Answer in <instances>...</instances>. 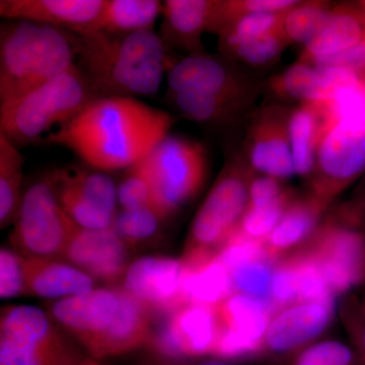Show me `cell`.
<instances>
[{
  "label": "cell",
  "instance_id": "6da1fadb",
  "mask_svg": "<svg viewBox=\"0 0 365 365\" xmlns=\"http://www.w3.org/2000/svg\"><path fill=\"white\" fill-rule=\"evenodd\" d=\"M175 123L170 113L140 98H97L43 143L71 150L93 169L125 170L148 157Z\"/></svg>",
  "mask_w": 365,
  "mask_h": 365
},
{
  "label": "cell",
  "instance_id": "7a4b0ae2",
  "mask_svg": "<svg viewBox=\"0 0 365 365\" xmlns=\"http://www.w3.org/2000/svg\"><path fill=\"white\" fill-rule=\"evenodd\" d=\"M71 34L76 61L95 98L151 97L174 59L155 31Z\"/></svg>",
  "mask_w": 365,
  "mask_h": 365
},
{
  "label": "cell",
  "instance_id": "3957f363",
  "mask_svg": "<svg viewBox=\"0 0 365 365\" xmlns=\"http://www.w3.org/2000/svg\"><path fill=\"white\" fill-rule=\"evenodd\" d=\"M48 314L91 359L102 361L148 348L157 314L121 287L48 302Z\"/></svg>",
  "mask_w": 365,
  "mask_h": 365
},
{
  "label": "cell",
  "instance_id": "277c9868",
  "mask_svg": "<svg viewBox=\"0 0 365 365\" xmlns=\"http://www.w3.org/2000/svg\"><path fill=\"white\" fill-rule=\"evenodd\" d=\"M71 34L26 21L0 26V104L51 81L74 66Z\"/></svg>",
  "mask_w": 365,
  "mask_h": 365
},
{
  "label": "cell",
  "instance_id": "5b68a950",
  "mask_svg": "<svg viewBox=\"0 0 365 365\" xmlns=\"http://www.w3.org/2000/svg\"><path fill=\"white\" fill-rule=\"evenodd\" d=\"M93 98L74 64L51 81L0 104V134L20 148L43 143L54 127L71 121Z\"/></svg>",
  "mask_w": 365,
  "mask_h": 365
},
{
  "label": "cell",
  "instance_id": "8992f818",
  "mask_svg": "<svg viewBox=\"0 0 365 365\" xmlns=\"http://www.w3.org/2000/svg\"><path fill=\"white\" fill-rule=\"evenodd\" d=\"M86 357L48 312L31 306L2 307L0 365H83Z\"/></svg>",
  "mask_w": 365,
  "mask_h": 365
},
{
  "label": "cell",
  "instance_id": "52a82bcc",
  "mask_svg": "<svg viewBox=\"0 0 365 365\" xmlns=\"http://www.w3.org/2000/svg\"><path fill=\"white\" fill-rule=\"evenodd\" d=\"M155 208L167 222L191 202L204 186L207 150L200 141L170 133L145 158Z\"/></svg>",
  "mask_w": 365,
  "mask_h": 365
},
{
  "label": "cell",
  "instance_id": "ba28073f",
  "mask_svg": "<svg viewBox=\"0 0 365 365\" xmlns=\"http://www.w3.org/2000/svg\"><path fill=\"white\" fill-rule=\"evenodd\" d=\"M254 173L244 155L228 158L192 220L182 255L217 253L246 211Z\"/></svg>",
  "mask_w": 365,
  "mask_h": 365
},
{
  "label": "cell",
  "instance_id": "9c48e42d",
  "mask_svg": "<svg viewBox=\"0 0 365 365\" xmlns=\"http://www.w3.org/2000/svg\"><path fill=\"white\" fill-rule=\"evenodd\" d=\"M78 228L59 203L50 174H46L25 190L11 246L24 256L62 260Z\"/></svg>",
  "mask_w": 365,
  "mask_h": 365
},
{
  "label": "cell",
  "instance_id": "30bf717a",
  "mask_svg": "<svg viewBox=\"0 0 365 365\" xmlns=\"http://www.w3.org/2000/svg\"><path fill=\"white\" fill-rule=\"evenodd\" d=\"M364 174L365 120L325 125L309 179V196L327 211Z\"/></svg>",
  "mask_w": 365,
  "mask_h": 365
},
{
  "label": "cell",
  "instance_id": "8fae6325",
  "mask_svg": "<svg viewBox=\"0 0 365 365\" xmlns=\"http://www.w3.org/2000/svg\"><path fill=\"white\" fill-rule=\"evenodd\" d=\"M325 275L336 297L365 284V232L336 211L323 218L311 239L300 248Z\"/></svg>",
  "mask_w": 365,
  "mask_h": 365
},
{
  "label": "cell",
  "instance_id": "7c38bea8",
  "mask_svg": "<svg viewBox=\"0 0 365 365\" xmlns=\"http://www.w3.org/2000/svg\"><path fill=\"white\" fill-rule=\"evenodd\" d=\"M62 208L78 227L112 228L118 208V184L108 173L81 165H68L49 173Z\"/></svg>",
  "mask_w": 365,
  "mask_h": 365
},
{
  "label": "cell",
  "instance_id": "4fadbf2b",
  "mask_svg": "<svg viewBox=\"0 0 365 365\" xmlns=\"http://www.w3.org/2000/svg\"><path fill=\"white\" fill-rule=\"evenodd\" d=\"M257 83L223 55L207 53L175 60L168 71L169 93L192 91L249 107L257 93Z\"/></svg>",
  "mask_w": 365,
  "mask_h": 365
},
{
  "label": "cell",
  "instance_id": "5bb4252c",
  "mask_svg": "<svg viewBox=\"0 0 365 365\" xmlns=\"http://www.w3.org/2000/svg\"><path fill=\"white\" fill-rule=\"evenodd\" d=\"M148 349L174 359L211 356L220 331L215 307L185 304L170 313L158 314Z\"/></svg>",
  "mask_w": 365,
  "mask_h": 365
},
{
  "label": "cell",
  "instance_id": "9a60e30c",
  "mask_svg": "<svg viewBox=\"0 0 365 365\" xmlns=\"http://www.w3.org/2000/svg\"><path fill=\"white\" fill-rule=\"evenodd\" d=\"M336 314V302H300L274 313L266 331L262 359L289 362L295 355L318 342Z\"/></svg>",
  "mask_w": 365,
  "mask_h": 365
},
{
  "label": "cell",
  "instance_id": "2e32d148",
  "mask_svg": "<svg viewBox=\"0 0 365 365\" xmlns=\"http://www.w3.org/2000/svg\"><path fill=\"white\" fill-rule=\"evenodd\" d=\"M292 109L274 105L257 112L249 125L244 157L257 174L284 180L295 174L289 140Z\"/></svg>",
  "mask_w": 365,
  "mask_h": 365
},
{
  "label": "cell",
  "instance_id": "e0dca14e",
  "mask_svg": "<svg viewBox=\"0 0 365 365\" xmlns=\"http://www.w3.org/2000/svg\"><path fill=\"white\" fill-rule=\"evenodd\" d=\"M130 248L112 228L86 230L78 227L62 260L102 281L108 287H121L129 261Z\"/></svg>",
  "mask_w": 365,
  "mask_h": 365
},
{
  "label": "cell",
  "instance_id": "ac0fdd59",
  "mask_svg": "<svg viewBox=\"0 0 365 365\" xmlns=\"http://www.w3.org/2000/svg\"><path fill=\"white\" fill-rule=\"evenodd\" d=\"M184 271L181 258L143 257L131 262L121 287L150 307L155 313H170L185 304Z\"/></svg>",
  "mask_w": 365,
  "mask_h": 365
},
{
  "label": "cell",
  "instance_id": "d6986e66",
  "mask_svg": "<svg viewBox=\"0 0 365 365\" xmlns=\"http://www.w3.org/2000/svg\"><path fill=\"white\" fill-rule=\"evenodd\" d=\"M215 0H167L163 1L158 37L167 52L173 50L189 55L205 53L204 33H212Z\"/></svg>",
  "mask_w": 365,
  "mask_h": 365
},
{
  "label": "cell",
  "instance_id": "ffe728a7",
  "mask_svg": "<svg viewBox=\"0 0 365 365\" xmlns=\"http://www.w3.org/2000/svg\"><path fill=\"white\" fill-rule=\"evenodd\" d=\"M103 4L104 0H1L0 16L81 33L90 30Z\"/></svg>",
  "mask_w": 365,
  "mask_h": 365
},
{
  "label": "cell",
  "instance_id": "44dd1931",
  "mask_svg": "<svg viewBox=\"0 0 365 365\" xmlns=\"http://www.w3.org/2000/svg\"><path fill=\"white\" fill-rule=\"evenodd\" d=\"M26 295L51 300L66 299L90 292L96 280L63 260L25 256Z\"/></svg>",
  "mask_w": 365,
  "mask_h": 365
},
{
  "label": "cell",
  "instance_id": "7402d4cb",
  "mask_svg": "<svg viewBox=\"0 0 365 365\" xmlns=\"http://www.w3.org/2000/svg\"><path fill=\"white\" fill-rule=\"evenodd\" d=\"M185 304L215 307L235 292L232 275L216 253L181 257Z\"/></svg>",
  "mask_w": 365,
  "mask_h": 365
},
{
  "label": "cell",
  "instance_id": "603a6c76",
  "mask_svg": "<svg viewBox=\"0 0 365 365\" xmlns=\"http://www.w3.org/2000/svg\"><path fill=\"white\" fill-rule=\"evenodd\" d=\"M364 40L365 18L357 6H335L317 35L304 46L299 61L314 66Z\"/></svg>",
  "mask_w": 365,
  "mask_h": 365
},
{
  "label": "cell",
  "instance_id": "cb8c5ba5",
  "mask_svg": "<svg viewBox=\"0 0 365 365\" xmlns=\"http://www.w3.org/2000/svg\"><path fill=\"white\" fill-rule=\"evenodd\" d=\"M327 211L307 193L295 195L279 223L265 240V248L272 260L292 253L306 244L316 232Z\"/></svg>",
  "mask_w": 365,
  "mask_h": 365
},
{
  "label": "cell",
  "instance_id": "d4e9b609",
  "mask_svg": "<svg viewBox=\"0 0 365 365\" xmlns=\"http://www.w3.org/2000/svg\"><path fill=\"white\" fill-rule=\"evenodd\" d=\"M215 309L222 328L263 348L266 331L275 313L271 302L234 292Z\"/></svg>",
  "mask_w": 365,
  "mask_h": 365
},
{
  "label": "cell",
  "instance_id": "484cf974",
  "mask_svg": "<svg viewBox=\"0 0 365 365\" xmlns=\"http://www.w3.org/2000/svg\"><path fill=\"white\" fill-rule=\"evenodd\" d=\"M324 125L325 115L319 104L307 103L292 109L288 128L297 176L309 179L313 174Z\"/></svg>",
  "mask_w": 365,
  "mask_h": 365
},
{
  "label": "cell",
  "instance_id": "4316f807",
  "mask_svg": "<svg viewBox=\"0 0 365 365\" xmlns=\"http://www.w3.org/2000/svg\"><path fill=\"white\" fill-rule=\"evenodd\" d=\"M162 9L163 2L158 0H104L97 20L88 31L110 34L155 31Z\"/></svg>",
  "mask_w": 365,
  "mask_h": 365
},
{
  "label": "cell",
  "instance_id": "83f0119b",
  "mask_svg": "<svg viewBox=\"0 0 365 365\" xmlns=\"http://www.w3.org/2000/svg\"><path fill=\"white\" fill-rule=\"evenodd\" d=\"M165 93L168 102L175 112L204 126H225L232 123L248 108L197 91H167Z\"/></svg>",
  "mask_w": 365,
  "mask_h": 365
},
{
  "label": "cell",
  "instance_id": "f1b7e54d",
  "mask_svg": "<svg viewBox=\"0 0 365 365\" xmlns=\"http://www.w3.org/2000/svg\"><path fill=\"white\" fill-rule=\"evenodd\" d=\"M25 157L21 148L0 134V227L16 220L25 191L23 190Z\"/></svg>",
  "mask_w": 365,
  "mask_h": 365
},
{
  "label": "cell",
  "instance_id": "f546056e",
  "mask_svg": "<svg viewBox=\"0 0 365 365\" xmlns=\"http://www.w3.org/2000/svg\"><path fill=\"white\" fill-rule=\"evenodd\" d=\"M268 88L275 97L299 105L319 104L323 98V81L319 67L304 62H295L287 71L273 76Z\"/></svg>",
  "mask_w": 365,
  "mask_h": 365
},
{
  "label": "cell",
  "instance_id": "4dcf8cb0",
  "mask_svg": "<svg viewBox=\"0 0 365 365\" xmlns=\"http://www.w3.org/2000/svg\"><path fill=\"white\" fill-rule=\"evenodd\" d=\"M287 13L251 14L232 21L217 35L220 53L278 30Z\"/></svg>",
  "mask_w": 365,
  "mask_h": 365
},
{
  "label": "cell",
  "instance_id": "1f68e13d",
  "mask_svg": "<svg viewBox=\"0 0 365 365\" xmlns=\"http://www.w3.org/2000/svg\"><path fill=\"white\" fill-rule=\"evenodd\" d=\"M332 6L325 1H299L285 14L283 30L292 43L306 46L319 32Z\"/></svg>",
  "mask_w": 365,
  "mask_h": 365
},
{
  "label": "cell",
  "instance_id": "d6a6232c",
  "mask_svg": "<svg viewBox=\"0 0 365 365\" xmlns=\"http://www.w3.org/2000/svg\"><path fill=\"white\" fill-rule=\"evenodd\" d=\"M290 44L283 26L278 30L244 44L235 46L222 52L223 56L251 67H264L279 59L285 48Z\"/></svg>",
  "mask_w": 365,
  "mask_h": 365
},
{
  "label": "cell",
  "instance_id": "836d02e7",
  "mask_svg": "<svg viewBox=\"0 0 365 365\" xmlns=\"http://www.w3.org/2000/svg\"><path fill=\"white\" fill-rule=\"evenodd\" d=\"M165 222L153 208L119 209L113 230L131 249L153 239Z\"/></svg>",
  "mask_w": 365,
  "mask_h": 365
},
{
  "label": "cell",
  "instance_id": "e575fe53",
  "mask_svg": "<svg viewBox=\"0 0 365 365\" xmlns=\"http://www.w3.org/2000/svg\"><path fill=\"white\" fill-rule=\"evenodd\" d=\"M118 205L119 209L153 208L158 212L145 158L125 170L118 182Z\"/></svg>",
  "mask_w": 365,
  "mask_h": 365
},
{
  "label": "cell",
  "instance_id": "d590c367",
  "mask_svg": "<svg viewBox=\"0 0 365 365\" xmlns=\"http://www.w3.org/2000/svg\"><path fill=\"white\" fill-rule=\"evenodd\" d=\"M276 262L269 258L242 264L230 270L235 292L270 302L271 283Z\"/></svg>",
  "mask_w": 365,
  "mask_h": 365
},
{
  "label": "cell",
  "instance_id": "8d00e7d4",
  "mask_svg": "<svg viewBox=\"0 0 365 365\" xmlns=\"http://www.w3.org/2000/svg\"><path fill=\"white\" fill-rule=\"evenodd\" d=\"M294 196L295 194L292 192L277 202L247 207L241 222L235 228L247 237L265 242L276 225L279 223Z\"/></svg>",
  "mask_w": 365,
  "mask_h": 365
},
{
  "label": "cell",
  "instance_id": "74e56055",
  "mask_svg": "<svg viewBox=\"0 0 365 365\" xmlns=\"http://www.w3.org/2000/svg\"><path fill=\"white\" fill-rule=\"evenodd\" d=\"M288 365H360L351 345L321 340L295 355Z\"/></svg>",
  "mask_w": 365,
  "mask_h": 365
},
{
  "label": "cell",
  "instance_id": "f35d334b",
  "mask_svg": "<svg viewBox=\"0 0 365 365\" xmlns=\"http://www.w3.org/2000/svg\"><path fill=\"white\" fill-rule=\"evenodd\" d=\"M338 316L360 365H365V312L360 304V299L349 292L340 297Z\"/></svg>",
  "mask_w": 365,
  "mask_h": 365
},
{
  "label": "cell",
  "instance_id": "ab89813d",
  "mask_svg": "<svg viewBox=\"0 0 365 365\" xmlns=\"http://www.w3.org/2000/svg\"><path fill=\"white\" fill-rule=\"evenodd\" d=\"M25 256L14 249L0 250V297L14 299L26 295L24 276Z\"/></svg>",
  "mask_w": 365,
  "mask_h": 365
},
{
  "label": "cell",
  "instance_id": "60d3db41",
  "mask_svg": "<svg viewBox=\"0 0 365 365\" xmlns=\"http://www.w3.org/2000/svg\"><path fill=\"white\" fill-rule=\"evenodd\" d=\"M282 180L254 173L249 185V201L247 207L267 205L285 198L292 192L285 187Z\"/></svg>",
  "mask_w": 365,
  "mask_h": 365
},
{
  "label": "cell",
  "instance_id": "b9f144b4",
  "mask_svg": "<svg viewBox=\"0 0 365 365\" xmlns=\"http://www.w3.org/2000/svg\"><path fill=\"white\" fill-rule=\"evenodd\" d=\"M314 66L338 67L365 74V40L359 44L352 46L344 51L337 53L332 56L319 60Z\"/></svg>",
  "mask_w": 365,
  "mask_h": 365
},
{
  "label": "cell",
  "instance_id": "7bdbcfd3",
  "mask_svg": "<svg viewBox=\"0 0 365 365\" xmlns=\"http://www.w3.org/2000/svg\"><path fill=\"white\" fill-rule=\"evenodd\" d=\"M343 218L355 227L364 230L365 227V179L355 191L354 195L348 202L337 209Z\"/></svg>",
  "mask_w": 365,
  "mask_h": 365
},
{
  "label": "cell",
  "instance_id": "ee69618b",
  "mask_svg": "<svg viewBox=\"0 0 365 365\" xmlns=\"http://www.w3.org/2000/svg\"><path fill=\"white\" fill-rule=\"evenodd\" d=\"M141 365H234L232 362L215 359V357H202L195 359H174L160 356L150 352L146 359L141 362Z\"/></svg>",
  "mask_w": 365,
  "mask_h": 365
},
{
  "label": "cell",
  "instance_id": "f6af8a7d",
  "mask_svg": "<svg viewBox=\"0 0 365 365\" xmlns=\"http://www.w3.org/2000/svg\"><path fill=\"white\" fill-rule=\"evenodd\" d=\"M83 365H104L102 362L98 361V360L91 359V357H86L85 362H83Z\"/></svg>",
  "mask_w": 365,
  "mask_h": 365
},
{
  "label": "cell",
  "instance_id": "bcb514c9",
  "mask_svg": "<svg viewBox=\"0 0 365 365\" xmlns=\"http://www.w3.org/2000/svg\"><path fill=\"white\" fill-rule=\"evenodd\" d=\"M357 6V9H359L360 13L362 14V16L365 18V1H359L357 2V4H355Z\"/></svg>",
  "mask_w": 365,
  "mask_h": 365
},
{
  "label": "cell",
  "instance_id": "7dc6e473",
  "mask_svg": "<svg viewBox=\"0 0 365 365\" xmlns=\"http://www.w3.org/2000/svg\"><path fill=\"white\" fill-rule=\"evenodd\" d=\"M360 304H361L362 309H364V311L365 312V294H364V297L360 299Z\"/></svg>",
  "mask_w": 365,
  "mask_h": 365
}]
</instances>
